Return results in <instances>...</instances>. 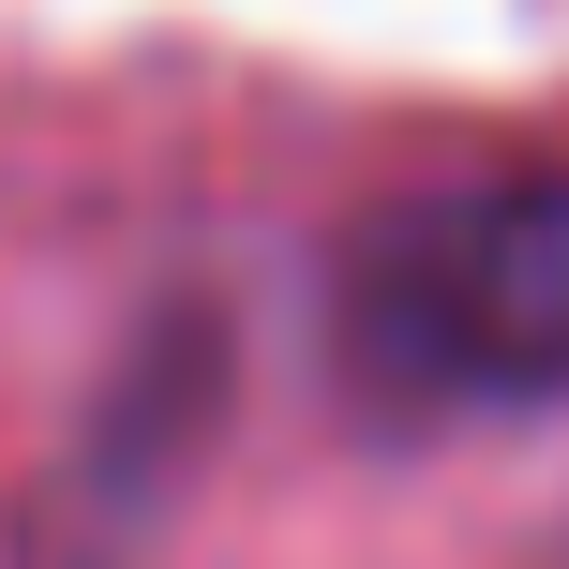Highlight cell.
<instances>
[{
    "label": "cell",
    "instance_id": "cell-1",
    "mask_svg": "<svg viewBox=\"0 0 569 569\" xmlns=\"http://www.w3.org/2000/svg\"><path fill=\"white\" fill-rule=\"evenodd\" d=\"M330 330L390 405H555L569 390V166H480L390 196L330 270Z\"/></svg>",
    "mask_w": 569,
    "mask_h": 569
}]
</instances>
